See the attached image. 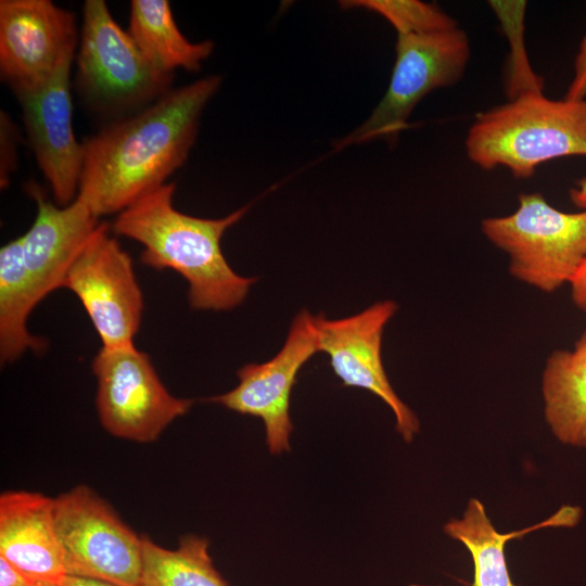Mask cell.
Segmentation results:
<instances>
[{
    "instance_id": "cell-3",
    "label": "cell",
    "mask_w": 586,
    "mask_h": 586,
    "mask_svg": "<svg viewBox=\"0 0 586 586\" xmlns=\"http://www.w3.org/2000/svg\"><path fill=\"white\" fill-rule=\"evenodd\" d=\"M469 160L526 179L549 161L586 156V99L555 100L528 91L476 115L466 138Z\"/></svg>"
},
{
    "instance_id": "cell-10",
    "label": "cell",
    "mask_w": 586,
    "mask_h": 586,
    "mask_svg": "<svg viewBox=\"0 0 586 586\" xmlns=\"http://www.w3.org/2000/svg\"><path fill=\"white\" fill-rule=\"evenodd\" d=\"M78 42L75 15L52 1H0V73L16 97L74 61Z\"/></svg>"
},
{
    "instance_id": "cell-2",
    "label": "cell",
    "mask_w": 586,
    "mask_h": 586,
    "mask_svg": "<svg viewBox=\"0 0 586 586\" xmlns=\"http://www.w3.org/2000/svg\"><path fill=\"white\" fill-rule=\"evenodd\" d=\"M174 191L175 184L166 182L138 199L117 214L114 232L143 245L142 264L181 275L189 283L188 300L193 309L219 311L239 306L256 278L233 271L220 242L250 206L219 219L199 218L174 207Z\"/></svg>"
},
{
    "instance_id": "cell-14",
    "label": "cell",
    "mask_w": 586,
    "mask_h": 586,
    "mask_svg": "<svg viewBox=\"0 0 586 586\" xmlns=\"http://www.w3.org/2000/svg\"><path fill=\"white\" fill-rule=\"evenodd\" d=\"M28 193L37 205L36 218L22 235L25 267L37 303L62 288L66 271L95 230L99 217L75 199L67 206L54 205L35 183Z\"/></svg>"
},
{
    "instance_id": "cell-19",
    "label": "cell",
    "mask_w": 586,
    "mask_h": 586,
    "mask_svg": "<svg viewBox=\"0 0 586 586\" xmlns=\"http://www.w3.org/2000/svg\"><path fill=\"white\" fill-rule=\"evenodd\" d=\"M27 273L22 237L0 249V359L13 362L27 349L40 352L46 342L27 330V318L37 305Z\"/></svg>"
},
{
    "instance_id": "cell-23",
    "label": "cell",
    "mask_w": 586,
    "mask_h": 586,
    "mask_svg": "<svg viewBox=\"0 0 586 586\" xmlns=\"http://www.w3.org/2000/svg\"><path fill=\"white\" fill-rule=\"evenodd\" d=\"M564 98L569 100L586 99V34L579 42L573 63V77Z\"/></svg>"
},
{
    "instance_id": "cell-6",
    "label": "cell",
    "mask_w": 586,
    "mask_h": 586,
    "mask_svg": "<svg viewBox=\"0 0 586 586\" xmlns=\"http://www.w3.org/2000/svg\"><path fill=\"white\" fill-rule=\"evenodd\" d=\"M388 88L367 120L336 142L337 149L379 138L396 137L422 98L450 87L463 76L470 40L458 26L426 34L397 35Z\"/></svg>"
},
{
    "instance_id": "cell-21",
    "label": "cell",
    "mask_w": 586,
    "mask_h": 586,
    "mask_svg": "<svg viewBox=\"0 0 586 586\" xmlns=\"http://www.w3.org/2000/svg\"><path fill=\"white\" fill-rule=\"evenodd\" d=\"M343 8H364L382 15L397 35L426 34L458 26L437 4L419 0H349Z\"/></svg>"
},
{
    "instance_id": "cell-9",
    "label": "cell",
    "mask_w": 586,
    "mask_h": 586,
    "mask_svg": "<svg viewBox=\"0 0 586 586\" xmlns=\"http://www.w3.org/2000/svg\"><path fill=\"white\" fill-rule=\"evenodd\" d=\"M62 288L77 295L102 347L133 345L139 330L143 296L129 254L99 224L68 267Z\"/></svg>"
},
{
    "instance_id": "cell-15",
    "label": "cell",
    "mask_w": 586,
    "mask_h": 586,
    "mask_svg": "<svg viewBox=\"0 0 586 586\" xmlns=\"http://www.w3.org/2000/svg\"><path fill=\"white\" fill-rule=\"evenodd\" d=\"M0 557L33 582L59 586L67 572L54 522V499L13 491L0 496Z\"/></svg>"
},
{
    "instance_id": "cell-27",
    "label": "cell",
    "mask_w": 586,
    "mask_h": 586,
    "mask_svg": "<svg viewBox=\"0 0 586 586\" xmlns=\"http://www.w3.org/2000/svg\"><path fill=\"white\" fill-rule=\"evenodd\" d=\"M59 586H118L112 583L98 581L93 578L67 575Z\"/></svg>"
},
{
    "instance_id": "cell-5",
    "label": "cell",
    "mask_w": 586,
    "mask_h": 586,
    "mask_svg": "<svg viewBox=\"0 0 586 586\" xmlns=\"http://www.w3.org/2000/svg\"><path fill=\"white\" fill-rule=\"evenodd\" d=\"M76 61L84 95L106 111L150 105L169 91L173 79L146 59L103 0L84 3Z\"/></svg>"
},
{
    "instance_id": "cell-18",
    "label": "cell",
    "mask_w": 586,
    "mask_h": 586,
    "mask_svg": "<svg viewBox=\"0 0 586 586\" xmlns=\"http://www.w3.org/2000/svg\"><path fill=\"white\" fill-rule=\"evenodd\" d=\"M128 33L151 63L170 74L199 71L214 48L212 41L191 42L181 34L167 0H132Z\"/></svg>"
},
{
    "instance_id": "cell-26",
    "label": "cell",
    "mask_w": 586,
    "mask_h": 586,
    "mask_svg": "<svg viewBox=\"0 0 586 586\" xmlns=\"http://www.w3.org/2000/svg\"><path fill=\"white\" fill-rule=\"evenodd\" d=\"M570 199L581 211H586V176L578 179L570 189Z\"/></svg>"
},
{
    "instance_id": "cell-25",
    "label": "cell",
    "mask_w": 586,
    "mask_h": 586,
    "mask_svg": "<svg viewBox=\"0 0 586 586\" xmlns=\"http://www.w3.org/2000/svg\"><path fill=\"white\" fill-rule=\"evenodd\" d=\"M570 288L573 304L586 314V260L570 282Z\"/></svg>"
},
{
    "instance_id": "cell-7",
    "label": "cell",
    "mask_w": 586,
    "mask_h": 586,
    "mask_svg": "<svg viewBox=\"0 0 586 586\" xmlns=\"http://www.w3.org/2000/svg\"><path fill=\"white\" fill-rule=\"evenodd\" d=\"M54 522L67 575L141 586L143 537L90 487L54 498Z\"/></svg>"
},
{
    "instance_id": "cell-8",
    "label": "cell",
    "mask_w": 586,
    "mask_h": 586,
    "mask_svg": "<svg viewBox=\"0 0 586 586\" xmlns=\"http://www.w3.org/2000/svg\"><path fill=\"white\" fill-rule=\"evenodd\" d=\"M97 409L112 435L138 443L154 442L194 400L171 395L149 356L132 346L102 347L92 360Z\"/></svg>"
},
{
    "instance_id": "cell-28",
    "label": "cell",
    "mask_w": 586,
    "mask_h": 586,
    "mask_svg": "<svg viewBox=\"0 0 586 586\" xmlns=\"http://www.w3.org/2000/svg\"><path fill=\"white\" fill-rule=\"evenodd\" d=\"M26 586H55V585L46 584V583H40V582H31V583H29V584L26 585Z\"/></svg>"
},
{
    "instance_id": "cell-12",
    "label": "cell",
    "mask_w": 586,
    "mask_h": 586,
    "mask_svg": "<svg viewBox=\"0 0 586 586\" xmlns=\"http://www.w3.org/2000/svg\"><path fill=\"white\" fill-rule=\"evenodd\" d=\"M318 352L314 316L301 310L293 319L282 348L270 360L247 364L238 371L239 383L231 391L208 398L241 415L259 418L271 454L290 450L293 424L290 398L297 373Z\"/></svg>"
},
{
    "instance_id": "cell-17",
    "label": "cell",
    "mask_w": 586,
    "mask_h": 586,
    "mask_svg": "<svg viewBox=\"0 0 586 586\" xmlns=\"http://www.w3.org/2000/svg\"><path fill=\"white\" fill-rule=\"evenodd\" d=\"M544 416L564 445L586 449V332L571 349H556L542 375Z\"/></svg>"
},
{
    "instance_id": "cell-20",
    "label": "cell",
    "mask_w": 586,
    "mask_h": 586,
    "mask_svg": "<svg viewBox=\"0 0 586 586\" xmlns=\"http://www.w3.org/2000/svg\"><path fill=\"white\" fill-rule=\"evenodd\" d=\"M141 586H229L215 569L208 540L186 536L176 549L143 537Z\"/></svg>"
},
{
    "instance_id": "cell-1",
    "label": "cell",
    "mask_w": 586,
    "mask_h": 586,
    "mask_svg": "<svg viewBox=\"0 0 586 586\" xmlns=\"http://www.w3.org/2000/svg\"><path fill=\"white\" fill-rule=\"evenodd\" d=\"M220 84L212 75L169 90L86 140L76 198L101 217L119 214L165 184L187 161L201 114Z\"/></svg>"
},
{
    "instance_id": "cell-13",
    "label": "cell",
    "mask_w": 586,
    "mask_h": 586,
    "mask_svg": "<svg viewBox=\"0 0 586 586\" xmlns=\"http://www.w3.org/2000/svg\"><path fill=\"white\" fill-rule=\"evenodd\" d=\"M72 64L66 62L43 85L16 97L30 148L60 206L76 199L84 160V144L73 130Z\"/></svg>"
},
{
    "instance_id": "cell-22",
    "label": "cell",
    "mask_w": 586,
    "mask_h": 586,
    "mask_svg": "<svg viewBox=\"0 0 586 586\" xmlns=\"http://www.w3.org/2000/svg\"><path fill=\"white\" fill-rule=\"evenodd\" d=\"M16 127L10 119V116L1 111L0 113V183L1 188L9 184L11 173L16 164Z\"/></svg>"
},
{
    "instance_id": "cell-4",
    "label": "cell",
    "mask_w": 586,
    "mask_h": 586,
    "mask_svg": "<svg viewBox=\"0 0 586 586\" xmlns=\"http://www.w3.org/2000/svg\"><path fill=\"white\" fill-rule=\"evenodd\" d=\"M481 231L507 254L514 279L544 293L570 284L586 260V211L562 212L537 192L520 194L512 214L483 219Z\"/></svg>"
},
{
    "instance_id": "cell-24",
    "label": "cell",
    "mask_w": 586,
    "mask_h": 586,
    "mask_svg": "<svg viewBox=\"0 0 586 586\" xmlns=\"http://www.w3.org/2000/svg\"><path fill=\"white\" fill-rule=\"evenodd\" d=\"M31 582L11 562L0 557V586H26Z\"/></svg>"
},
{
    "instance_id": "cell-16",
    "label": "cell",
    "mask_w": 586,
    "mask_h": 586,
    "mask_svg": "<svg viewBox=\"0 0 586 586\" xmlns=\"http://www.w3.org/2000/svg\"><path fill=\"white\" fill-rule=\"evenodd\" d=\"M581 517L579 507L565 505L540 523L501 534L493 525L483 504L477 498H471L462 518L450 519L443 530L470 552L473 561L471 586H518L512 582L508 571L506 544L539 528L575 526Z\"/></svg>"
},
{
    "instance_id": "cell-11",
    "label": "cell",
    "mask_w": 586,
    "mask_h": 586,
    "mask_svg": "<svg viewBox=\"0 0 586 586\" xmlns=\"http://www.w3.org/2000/svg\"><path fill=\"white\" fill-rule=\"evenodd\" d=\"M396 311L397 304L386 300L346 318L314 316V322L318 352L329 356L333 372L345 386L365 388L381 398L394 413L396 431L410 443L419 432L420 422L395 393L381 355L384 328Z\"/></svg>"
}]
</instances>
